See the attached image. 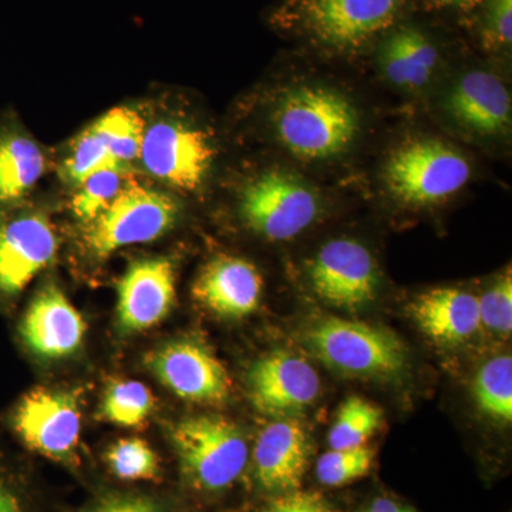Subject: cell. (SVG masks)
I'll return each mask as SVG.
<instances>
[{
    "label": "cell",
    "mask_w": 512,
    "mask_h": 512,
    "mask_svg": "<svg viewBox=\"0 0 512 512\" xmlns=\"http://www.w3.org/2000/svg\"><path fill=\"white\" fill-rule=\"evenodd\" d=\"M279 144L308 163L336 160L360 134V114L345 94L319 84L286 89L271 116Z\"/></svg>",
    "instance_id": "obj_1"
},
{
    "label": "cell",
    "mask_w": 512,
    "mask_h": 512,
    "mask_svg": "<svg viewBox=\"0 0 512 512\" xmlns=\"http://www.w3.org/2000/svg\"><path fill=\"white\" fill-rule=\"evenodd\" d=\"M184 490L201 497L231 491L251 461L248 441L234 423L221 416L188 417L170 430Z\"/></svg>",
    "instance_id": "obj_2"
},
{
    "label": "cell",
    "mask_w": 512,
    "mask_h": 512,
    "mask_svg": "<svg viewBox=\"0 0 512 512\" xmlns=\"http://www.w3.org/2000/svg\"><path fill=\"white\" fill-rule=\"evenodd\" d=\"M303 345L333 372L355 379L393 380L409 367L396 333L355 320H318L305 330Z\"/></svg>",
    "instance_id": "obj_3"
},
{
    "label": "cell",
    "mask_w": 512,
    "mask_h": 512,
    "mask_svg": "<svg viewBox=\"0 0 512 512\" xmlns=\"http://www.w3.org/2000/svg\"><path fill=\"white\" fill-rule=\"evenodd\" d=\"M471 164L464 154L437 138H414L387 157L384 187L402 205H439L466 187Z\"/></svg>",
    "instance_id": "obj_4"
},
{
    "label": "cell",
    "mask_w": 512,
    "mask_h": 512,
    "mask_svg": "<svg viewBox=\"0 0 512 512\" xmlns=\"http://www.w3.org/2000/svg\"><path fill=\"white\" fill-rule=\"evenodd\" d=\"M319 192L298 174L272 168L256 175L239 195V215L251 231L269 241H289L318 220Z\"/></svg>",
    "instance_id": "obj_5"
},
{
    "label": "cell",
    "mask_w": 512,
    "mask_h": 512,
    "mask_svg": "<svg viewBox=\"0 0 512 512\" xmlns=\"http://www.w3.org/2000/svg\"><path fill=\"white\" fill-rule=\"evenodd\" d=\"M177 217L178 205L170 195L134 178L99 217L87 224L84 247L94 258L104 259L121 248L156 241L173 228Z\"/></svg>",
    "instance_id": "obj_6"
},
{
    "label": "cell",
    "mask_w": 512,
    "mask_h": 512,
    "mask_svg": "<svg viewBox=\"0 0 512 512\" xmlns=\"http://www.w3.org/2000/svg\"><path fill=\"white\" fill-rule=\"evenodd\" d=\"M13 429L22 443L39 456L70 468L82 470L79 400L70 392L35 389L16 406Z\"/></svg>",
    "instance_id": "obj_7"
},
{
    "label": "cell",
    "mask_w": 512,
    "mask_h": 512,
    "mask_svg": "<svg viewBox=\"0 0 512 512\" xmlns=\"http://www.w3.org/2000/svg\"><path fill=\"white\" fill-rule=\"evenodd\" d=\"M141 164L148 174L178 191H195L210 174L215 148L210 134L181 121H157L144 130Z\"/></svg>",
    "instance_id": "obj_8"
},
{
    "label": "cell",
    "mask_w": 512,
    "mask_h": 512,
    "mask_svg": "<svg viewBox=\"0 0 512 512\" xmlns=\"http://www.w3.org/2000/svg\"><path fill=\"white\" fill-rule=\"evenodd\" d=\"M316 296L340 311L357 312L375 301L380 272L372 252L355 239H333L308 266Z\"/></svg>",
    "instance_id": "obj_9"
},
{
    "label": "cell",
    "mask_w": 512,
    "mask_h": 512,
    "mask_svg": "<svg viewBox=\"0 0 512 512\" xmlns=\"http://www.w3.org/2000/svg\"><path fill=\"white\" fill-rule=\"evenodd\" d=\"M146 365L161 384L185 402L221 404L231 394L227 369L200 340H171L148 353Z\"/></svg>",
    "instance_id": "obj_10"
},
{
    "label": "cell",
    "mask_w": 512,
    "mask_h": 512,
    "mask_svg": "<svg viewBox=\"0 0 512 512\" xmlns=\"http://www.w3.org/2000/svg\"><path fill=\"white\" fill-rule=\"evenodd\" d=\"M56 252L55 229L42 212H0V302L20 295Z\"/></svg>",
    "instance_id": "obj_11"
},
{
    "label": "cell",
    "mask_w": 512,
    "mask_h": 512,
    "mask_svg": "<svg viewBox=\"0 0 512 512\" xmlns=\"http://www.w3.org/2000/svg\"><path fill=\"white\" fill-rule=\"evenodd\" d=\"M403 0H303L302 20L313 39L329 49H357L399 15Z\"/></svg>",
    "instance_id": "obj_12"
},
{
    "label": "cell",
    "mask_w": 512,
    "mask_h": 512,
    "mask_svg": "<svg viewBox=\"0 0 512 512\" xmlns=\"http://www.w3.org/2000/svg\"><path fill=\"white\" fill-rule=\"evenodd\" d=\"M248 390L259 412L289 417L303 412L318 400L320 379L308 360L289 352H275L251 367Z\"/></svg>",
    "instance_id": "obj_13"
},
{
    "label": "cell",
    "mask_w": 512,
    "mask_h": 512,
    "mask_svg": "<svg viewBox=\"0 0 512 512\" xmlns=\"http://www.w3.org/2000/svg\"><path fill=\"white\" fill-rule=\"evenodd\" d=\"M175 302V269L165 258L133 262L117 284V322L124 333L153 328Z\"/></svg>",
    "instance_id": "obj_14"
},
{
    "label": "cell",
    "mask_w": 512,
    "mask_h": 512,
    "mask_svg": "<svg viewBox=\"0 0 512 512\" xmlns=\"http://www.w3.org/2000/svg\"><path fill=\"white\" fill-rule=\"evenodd\" d=\"M311 441L299 421L284 417L268 424L252 451V476L266 494L289 493L302 487L309 467Z\"/></svg>",
    "instance_id": "obj_15"
},
{
    "label": "cell",
    "mask_w": 512,
    "mask_h": 512,
    "mask_svg": "<svg viewBox=\"0 0 512 512\" xmlns=\"http://www.w3.org/2000/svg\"><path fill=\"white\" fill-rule=\"evenodd\" d=\"M444 110L474 136L498 137L510 131V90L494 73L471 70L458 77L444 99Z\"/></svg>",
    "instance_id": "obj_16"
},
{
    "label": "cell",
    "mask_w": 512,
    "mask_h": 512,
    "mask_svg": "<svg viewBox=\"0 0 512 512\" xmlns=\"http://www.w3.org/2000/svg\"><path fill=\"white\" fill-rule=\"evenodd\" d=\"M264 289L261 272L238 256L220 255L201 269L192 286L195 301L225 319H241L258 309Z\"/></svg>",
    "instance_id": "obj_17"
},
{
    "label": "cell",
    "mask_w": 512,
    "mask_h": 512,
    "mask_svg": "<svg viewBox=\"0 0 512 512\" xmlns=\"http://www.w3.org/2000/svg\"><path fill=\"white\" fill-rule=\"evenodd\" d=\"M86 322L55 286L37 293L20 322V336L30 352L45 359H62L82 346Z\"/></svg>",
    "instance_id": "obj_18"
},
{
    "label": "cell",
    "mask_w": 512,
    "mask_h": 512,
    "mask_svg": "<svg viewBox=\"0 0 512 512\" xmlns=\"http://www.w3.org/2000/svg\"><path fill=\"white\" fill-rule=\"evenodd\" d=\"M410 318L440 346H458L481 329L478 296L456 288L430 289L409 305Z\"/></svg>",
    "instance_id": "obj_19"
},
{
    "label": "cell",
    "mask_w": 512,
    "mask_h": 512,
    "mask_svg": "<svg viewBox=\"0 0 512 512\" xmlns=\"http://www.w3.org/2000/svg\"><path fill=\"white\" fill-rule=\"evenodd\" d=\"M46 171L42 148L13 121H0V212L19 204Z\"/></svg>",
    "instance_id": "obj_20"
},
{
    "label": "cell",
    "mask_w": 512,
    "mask_h": 512,
    "mask_svg": "<svg viewBox=\"0 0 512 512\" xmlns=\"http://www.w3.org/2000/svg\"><path fill=\"white\" fill-rule=\"evenodd\" d=\"M439 50L416 28H400L384 40L380 69L393 86L407 92L424 89L439 64Z\"/></svg>",
    "instance_id": "obj_21"
},
{
    "label": "cell",
    "mask_w": 512,
    "mask_h": 512,
    "mask_svg": "<svg viewBox=\"0 0 512 512\" xmlns=\"http://www.w3.org/2000/svg\"><path fill=\"white\" fill-rule=\"evenodd\" d=\"M107 473L127 487L161 485L165 480L163 460L146 440L127 437L111 444L103 454Z\"/></svg>",
    "instance_id": "obj_22"
},
{
    "label": "cell",
    "mask_w": 512,
    "mask_h": 512,
    "mask_svg": "<svg viewBox=\"0 0 512 512\" xmlns=\"http://www.w3.org/2000/svg\"><path fill=\"white\" fill-rule=\"evenodd\" d=\"M478 409L498 423L512 421V357H493L478 369L473 383Z\"/></svg>",
    "instance_id": "obj_23"
},
{
    "label": "cell",
    "mask_w": 512,
    "mask_h": 512,
    "mask_svg": "<svg viewBox=\"0 0 512 512\" xmlns=\"http://www.w3.org/2000/svg\"><path fill=\"white\" fill-rule=\"evenodd\" d=\"M383 423V410L363 397H349L340 406L329 431L330 450H346L366 446Z\"/></svg>",
    "instance_id": "obj_24"
},
{
    "label": "cell",
    "mask_w": 512,
    "mask_h": 512,
    "mask_svg": "<svg viewBox=\"0 0 512 512\" xmlns=\"http://www.w3.org/2000/svg\"><path fill=\"white\" fill-rule=\"evenodd\" d=\"M130 168L117 167L104 168L77 185L76 194L73 195L72 210L79 220L92 222L101 212L119 197L121 191L134 180Z\"/></svg>",
    "instance_id": "obj_25"
},
{
    "label": "cell",
    "mask_w": 512,
    "mask_h": 512,
    "mask_svg": "<svg viewBox=\"0 0 512 512\" xmlns=\"http://www.w3.org/2000/svg\"><path fill=\"white\" fill-rule=\"evenodd\" d=\"M93 127L109 146L114 160L128 167L140 156L146 123L136 110L117 107L94 121Z\"/></svg>",
    "instance_id": "obj_26"
},
{
    "label": "cell",
    "mask_w": 512,
    "mask_h": 512,
    "mask_svg": "<svg viewBox=\"0 0 512 512\" xmlns=\"http://www.w3.org/2000/svg\"><path fill=\"white\" fill-rule=\"evenodd\" d=\"M154 409V396L146 384L134 380L111 383L103 403L101 414L110 423L121 427H137L143 424Z\"/></svg>",
    "instance_id": "obj_27"
},
{
    "label": "cell",
    "mask_w": 512,
    "mask_h": 512,
    "mask_svg": "<svg viewBox=\"0 0 512 512\" xmlns=\"http://www.w3.org/2000/svg\"><path fill=\"white\" fill-rule=\"evenodd\" d=\"M73 512H181L174 498L140 488L101 487Z\"/></svg>",
    "instance_id": "obj_28"
},
{
    "label": "cell",
    "mask_w": 512,
    "mask_h": 512,
    "mask_svg": "<svg viewBox=\"0 0 512 512\" xmlns=\"http://www.w3.org/2000/svg\"><path fill=\"white\" fill-rule=\"evenodd\" d=\"M373 464L375 450L369 446L329 450L316 463V477L328 487H343L369 476Z\"/></svg>",
    "instance_id": "obj_29"
},
{
    "label": "cell",
    "mask_w": 512,
    "mask_h": 512,
    "mask_svg": "<svg viewBox=\"0 0 512 512\" xmlns=\"http://www.w3.org/2000/svg\"><path fill=\"white\" fill-rule=\"evenodd\" d=\"M117 165L120 164L114 160L106 141L92 124L73 141L69 157L64 161L63 175L67 181L79 185L97 171Z\"/></svg>",
    "instance_id": "obj_30"
},
{
    "label": "cell",
    "mask_w": 512,
    "mask_h": 512,
    "mask_svg": "<svg viewBox=\"0 0 512 512\" xmlns=\"http://www.w3.org/2000/svg\"><path fill=\"white\" fill-rule=\"evenodd\" d=\"M481 328L495 335L508 336L512 332V275L511 269L478 296Z\"/></svg>",
    "instance_id": "obj_31"
},
{
    "label": "cell",
    "mask_w": 512,
    "mask_h": 512,
    "mask_svg": "<svg viewBox=\"0 0 512 512\" xmlns=\"http://www.w3.org/2000/svg\"><path fill=\"white\" fill-rule=\"evenodd\" d=\"M483 36L484 45L490 49L511 45L512 0H487Z\"/></svg>",
    "instance_id": "obj_32"
},
{
    "label": "cell",
    "mask_w": 512,
    "mask_h": 512,
    "mask_svg": "<svg viewBox=\"0 0 512 512\" xmlns=\"http://www.w3.org/2000/svg\"><path fill=\"white\" fill-rule=\"evenodd\" d=\"M259 512H338L328 498L302 488L271 495Z\"/></svg>",
    "instance_id": "obj_33"
},
{
    "label": "cell",
    "mask_w": 512,
    "mask_h": 512,
    "mask_svg": "<svg viewBox=\"0 0 512 512\" xmlns=\"http://www.w3.org/2000/svg\"><path fill=\"white\" fill-rule=\"evenodd\" d=\"M23 478L0 464V512H39Z\"/></svg>",
    "instance_id": "obj_34"
},
{
    "label": "cell",
    "mask_w": 512,
    "mask_h": 512,
    "mask_svg": "<svg viewBox=\"0 0 512 512\" xmlns=\"http://www.w3.org/2000/svg\"><path fill=\"white\" fill-rule=\"evenodd\" d=\"M367 512H414V510L393 498L379 497L373 501Z\"/></svg>",
    "instance_id": "obj_35"
},
{
    "label": "cell",
    "mask_w": 512,
    "mask_h": 512,
    "mask_svg": "<svg viewBox=\"0 0 512 512\" xmlns=\"http://www.w3.org/2000/svg\"><path fill=\"white\" fill-rule=\"evenodd\" d=\"M433 2L441 8L470 10L476 8L481 0H433Z\"/></svg>",
    "instance_id": "obj_36"
}]
</instances>
